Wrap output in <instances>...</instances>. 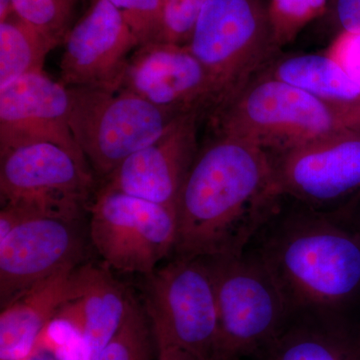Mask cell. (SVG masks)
<instances>
[{
    "label": "cell",
    "mask_w": 360,
    "mask_h": 360,
    "mask_svg": "<svg viewBox=\"0 0 360 360\" xmlns=\"http://www.w3.org/2000/svg\"><path fill=\"white\" fill-rule=\"evenodd\" d=\"M201 111L177 117L146 148L122 161L105 179L104 188L175 207L198 153V122Z\"/></svg>",
    "instance_id": "cell-15"
},
{
    "label": "cell",
    "mask_w": 360,
    "mask_h": 360,
    "mask_svg": "<svg viewBox=\"0 0 360 360\" xmlns=\"http://www.w3.org/2000/svg\"><path fill=\"white\" fill-rule=\"evenodd\" d=\"M281 198L269 153L243 137L219 134L198 153L180 191L174 257L245 252Z\"/></svg>",
    "instance_id": "cell-1"
},
{
    "label": "cell",
    "mask_w": 360,
    "mask_h": 360,
    "mask_svg": "<svg viewBox=\"0 0 360 360\" xmlns=\"http://www.w3.org/2000/svg\"><path fill=\"white\" fill-rule=\"evenodd\" d=\"M163 4H167V2L170 1V0H162Z\"/></svg>",
    "instance_id": "cell-29"
},
{
    "label": "cell",
    "mask_w": 360,
    "mask_h": 360,
    "mask_svg": "<svg viewBox=\"0 0 360 360\" xmlns=\"http://www.w3.org/2000/svg\"><path fill=\"white\" fill-rule=\"evenodd\" d=\"M335 317L295 312L264 348L265 360H354L333 326Z\"/></svg>",
    "instance_id": "cell-18"
},
{
    "label": "cell",
    "mask_w": 360,
    "mask_h": 360,
    "mask_svg": "<svg viewBox=\"0 0 360 360\" xmlns=\"http://www.w3.org/2000/svg\"><path fill=\"white\" fill-rule=\"evenodd\" d=\"M89 236L103 265L148 276L174 253L176 210L101 187L90 205Z\"/></svg>",
    "instance_id": "cell-9"
},
{
    "label": "cell",
    "mask_w": 360,
    "mask_h": 360,
    "mask_svg": "<svg viewBox=\"0 0 360 360\" xmlns=\"http://www.w3.org/2000/svg\"><path fill=\"white\" fill-rule=\"evenodd\" d=\"M79 221L35 215L0 239V307L40 281L77 266L84 255Z\"/></svg>",
    "instance_id": "cell-11"
},
{
    "label": "cell",
    "mask_w": 360,
    "mask_h": 360,
    "mask_svg": "<svg viewBox=\"0 0 360 360\" xmlns=\"http://www.w3.org/2000/svg\"><path fill=\"white\" fill-rule=\"evenodd\" d=\"M122 14L141 45L160 41L162 0H108ZM139 45V46H141Z\"/></svg>",
    "instance_id": "cell-24"
},
{
    "label": "cell",
    "mask_w": 360,
    "mask_h": 360,
    "mask_svg": "<svg viewBox=\"0 0 360 360\" xmlns=\"http://www.w3.org/2000/svg\"><path fill=\"white\" fill-rule=\"evenodd\" d=\"M217 89L214 110L250 84L277 47L266 0H207L187 44Z\"/></svg>",
    "instance_id": "cell-7"
},
{
    "label": "cell",
    "mask_w": 360,
    "mask_h": 360,
    "mask_svg": "<svg viewBox=\"0 0 360 360\" xmlns=\"http://www.w3.org/2000/svg\"><path fill=\"white\" fill-rule=\"evenodd\" d=\"M77 266L60 270L2 307L0 360H25L34 352L45 329L72 297Z\"/></svg>",
    "instance_id": "cell-17"
},
{
    "label": "cell",
    "mask_w": 360,
    "mask_h": 360,
    "mask_svg": "<svg viewBox=\"0 0 360 360\" xmlns=\"http://www.w3.org/2000/svg\"><path fill=\"white\" fill-rule=\"evenodd\" d=\"M77 0H13L14 13L58 46L65 41Z\"/></svg>",
    "instance_id": "cell-22"
},
{
    "label": "cell",
    "mask_w": 360,
    "mask_h": 360,
    "mask_svg": "<svg viewBox=\"0 0 360 360\" xmlns=\"http://www.w3.org/2000/svg\"><path fill=\"white\" fill-rule=\"evenodd\" d=\"M72 297L56 319L70 324L82 340L86 360H94L122 326L132 296L105 265H78Z\"/></svg>",
    "instance_id": "cell-16"
},
{
    "label": "cell",
    "mask_w": 360,
    "mask_h": 360,
    "mask_svg": "<svg viewBox=\"0 0 360 360\" xmlns=\"http://www.w3.org/2000/svg\"><path fill=\"white\" fill-rule=\"evenodd\" d=\"M326 54L360 89V30H342Z\"/></svg>",
    "instance_id": "cell-26"
},
{
    "label": "cell",
    "mask_w": 360,
    "mask_h": 360,
    "mask_svg": "<svg viewBox=\"0 0 360 360\" xmlns=\"http://www.w3.org/2000/svg\"><path fill=\"white\" fill-rule=\"evenodd\" d=\"M207 0H170L163 4L160 41L187 45Z\"/></svg>",
    "instance_id": "cell-25"
},
{
    "label": "cell",
    "mask_w": 360,
    "mask_h": 360,
    "mask_svg": "<svg viewBox=\"0 0 360 360\" xmlns=\"http://www.w3.org/2000/svg\"><path fill=\"white\" fill-rule=\"evenodd\" d=\"M96 191L94 170L47 142L0 153V200L23 219L35 215L79 221Z\"/></svg>",
    "instance_id": "cell-8"
},
{
    "label": "cell",
    "mask_w": 360,
    "mask_h": 360,
    "mask_svg": "<svg viewBox=\"0 0 360 360\" xmlns=\"http://www.w3.org/2000/svg\"><path fill=\"white\" fill-rule=\"evenodd\" d=\"M120 89L180 113L215 108L217 89L187 45L155 41L130 56Z\"/></svg>",
    "instance_id": "cell-13"
},
{
    "label": "cell",
    "mask_w": 360,
    "mask_h": 360,
    "mask_svg": "<svg viewBox=\"0 0 360 360\" xmlns=\"http://www.w3.org/2000/svg\"><path fill=\"white\" fill-rule=\"evenodd\" d=\"M54 47L15 13L0 21V89L25 75L42 72L45 58Z\"/></svg>",
    "instance_id": "cell-20"
},
{
    "label": "cell",
    "mask_w": 360,
    "mask_h": 360,
    "mask_svg": "<svg viewBox=\"0 0 360 360\" xmlns=\"http://www.w3.org/2000/svg\"><path fill=\"white\" fill-rule=\"evenodd\" d=\"M333 101L360 99V89L328 54H303L279 61L271 77Z\"/></svg>",
    "instance_id": "cell-19"
},
{
    "label": "cell",
    "mask_w": 360,
    "mask_h": 360,
    "mask_svg": "<svg viewBox=\"0 0 360 360\" xmlns=\"http://www.w3.org/2000/svg\"><path fill=\"white\" fill-rule=\"evenodd\" d=\"M70 92L42 72L18 78L0 89V153L47 142L87 161L70 125ZM89 162V161H87Z\"/></svg>",
    "instance_id": "cell-14"
},
{
    "label": "cell",
    "mask_w": 360,
    "mask_h": 360,
    "mask_svg": "<svg viewBox=\"0 0 360 360\" xmlns=\"http://www.w3.org/2000/svg\"><path fill=\"white\" fill-rule=\"evenodd\" d=\"M156 352L143 307L132 297L127 316L94 360H153Z\"/></svg>",
    "instance_id": "cell-21"
},
{
    "label": "cell",
    "mask_w": 360,
    "mask_h": 360,
    "mask_svg": "<svg viewBox=\"0 0 360 360\" xmlns=\"http://www.w3.org/2000/svg\"><path fill=\"white\" fill-rule=\"evenodd\" d=\"M219 134L281 153L328 135L360 130V99L333 101L274 77L250 82L214 110Z\"/></svg>",
    "instance_id": "cell-3"
},
{
    "label": "cell",
    "mask_w": 360,
    "mask_h": 360,
    "mask_svg": "<svg viewBox=\"0 0 360 360\" xmlns=\"http://www.w3.org/2000/svg\"><path fill=\"white\" fill-rule=\"evenodd\" d=\"M269 153L281 196H290L310 208L326 212V206L360 188V130L338 132Z\"/></svg>",
    "instance_id": "cell-10"
},
{
    "label": "cell",
    "mask_w": 360,
    "mask_h": 360,
    "mask_svg": "<svg viewBox=\"0 0 360 360\" xmlns=\"http://www.w3.org/2000/svg\"><path fill=\"white\" fill-rule=\"evenodd\" d=\"M68 89L71 131L94 174L103 179L184 115L158 108L124 89Z\"/></svg>",
    "instance_id": "cell-6"
},
{
    "label": "cell",
    "mask_w": 360,
    "mask_h": 360,
    "mask_svg": "<svg viewBox=\"0 0 360 360\" xmlns=\"http://www.w3.org/2000/svg\"><path fill=\"white\" fill-rule=\"evenodd\" d=\"M139 39L108 0H96L68 32L60 60V82L66 87L120 90Z\"/></svg>",
    "instance_id": "cell-12"
},
{
    "label": "cell",
    "mask_w": 360,
    "mask_h": 360,
    "mask_svg": "<svg viewBox=\"0 0 360 360\" xmlns=\"http://www.w3.org/2000/svg\"><path fill=\"white\" fill-rule=\"evenodd\" d=\"M143 309L155 347L222 360L217 295L206 257H176L144 276Z\"/></svg>",
    "instance_id": "cell-4"
},
{
    "label": "cell",
    "mask_w": 360,
    "mask_h": 360,
    "mask_svg": "<svg viewBox=\"0 0 360 360\" xmlns=\"http://www.w3.org/2000/svg\"><path fill=\"white\" fill-rule=\"evenodd\" d=\"M328 0H269L270 25L277 46L291 41L310 21L321 15Z\"/></svg>",
    "instance_id": "cell-23"
},
{
    "label": "cell",
    "mask_w": 360,
    "mask_h": 360,
    "mask_svg": "<svg viewBox=\"0 0 360 360\" xmlns=\"http://www.w3.org/2000/svg\"><path fill=\"white\" fill-rule=\"evenodd\" d=\"M248 250L266 265L295 314L336 317L360 303V231L330 212L279 206Z\"/></svg>",
    "instance_id": "cell-2"
},
{
    "label": "cell",
    "mask_w": 360,
    "mask_h": 360,
    "mask_svg": "<svg viewBox=\"0 0 360 360\" xmlns=\"http://www.w3.org/2000/svg\"><path fill=\"white\" fill-rule=\"evenodd\" d=\"M333 15L342 30H360V0H335Z\"/></svg>",
    "instance_id": "cell-27"
},
{
    "label": "cell",
    "mask_w": 360,
    "mask_h": 360,
    "mask_svg": "<svg viewBox=\"0 0 360 360\" xmlns=\"http://www.w3.org/2000/svg\"><path fill=\"white\" fill-rule=\"evenodd\" d=\"M206 258L217 295L222 360L264 349L295 314L276 278L250 250Z\"/></svg>",
    "instance_id": "cell-5"
},
{
    "label": "cell",
    "mask_w": 360,
    "mask_h": 360,
    "mask_svg": "<svg viewBox=\"0 0 360 360\" xmlns=\"http://www.w3.org/2000/svg\"><path fill=\"white\" fill-rule=\"evenodd\" d=\"M158 360H198L184 350L175 347L156 348Z\"/></svg>",
    "instance_id": "cell-28"
}]
</instances>
